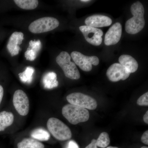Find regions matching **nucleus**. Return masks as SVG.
Returning a JSON list of instances; mask_svg holds the SVG:
<instances>
[{"label": "nucleus", "instance_id": "nucleus-1", "mask_svg": "<svg viewBox=\"0 0 148 148\" xmlns=\"http://www.w3.org/2000/svg\"><path fill=\"white\" fill-rule=\"evenodd\" d=\"M130 10L133 16L126 21L125 30L128 34H135L142 31L145 27V9L143 4L138 1L131 5Z\"/></svg>", "mask_w": 148, "mask_h": 148}, {"label": "nucleus", "instance_id": "nucleus-2", "mask_svg": "<svg viewBox=\"0 0 148 148\" xmlns=\"http://www.w3.org/2000/svg\"><path fill=\"white\" fill-rule=\"evenodd\" d=\"M62 113L70 123L73 125L87 121L90 117V114L87 109L68 104L63 107Z\"/></svg>", "mask_w": 148, "mask_h": 148}, {"label": "nucleus", "instance_id": "nucleus-3", "mask_svg": "<svg viewBox=\"0 0 148 148\" xmlns=\"http://www.w3.org/2000/svg\"><path fill=\"white\" fill-rule=\"evenodd\" d=\"M57 64L63 70L64 75L68 78L73 80L79 79L80 74L75 64L71 61L70 54L66 51L60 53L56 58Z\"/></svg>", "mask_w": 148, "mask_h": 148}, {"label": "nucleus", "instance_id": "nucleus-4", "mask_svg": "<svg viewBox=\"0 0 148 148\" xmlns=\"http://www.w3.org/2000/svg\"><path fill=\"white\" fill-rule=\"evenodd\" d=\"M47 125L49 132L57 140L64 141L71 138L72 135L71 129L58 119L50 118L47 121Z\"/></svg>", "mask_w": 148, "mask_h": 148}, {"label": "nucleus", "instance_id": "nucleus-5", "mask_svg": "<svg viewBox=\"0 0 148 148\" xmlns=\"http://www.w3.org/2000/svg\"><path fill=\"white\" fill-rule=\"evenodd\" d=\"M59 25V21L56 18L45 17L32 22L29 25V29L33 34H41L52 31Z\"/></svg>", "mask_w": 148, "mask_h": 148}, {"label": "nucleus", "instance_id": "nucleus-6", "mask_svg": "<svg viewBox=\"0 0 148 148\" xmlns=\"http://www.w3.org/2000/svg\"><path fill=\"white\" fill-rule=\"evenodd\" d=\"M70 104L90 110L97 108V103L94 98L81 92H73L66 97Z\"/></svg>", "mask_w": 148, "mask_h": 148}, {"label": "nucleus", "instance_id": "nucleus-7", "mask_svg": "<svg viewBox=\"0 0 148 148\" xmlns=\"http://www.w3.org/2000/svg\"><path fill=\"white\" fill-rule=\"evenodd\" d=\"M71 56L75 64L84 71H90L92 65L96 66L99 64V58L96 56H86L78 51H74L71 53Z\"/></svg>", "mask_w": 148, "mask_h": 148}, {"label": "nucleus", "instance_id": "nucleus-8", "mask_svg": "<svg viewBox=\"0 0 148 148\" xmlns=\"http://www.w3.org/2000/svg\"><path fill=\"white\" fill-rule=\"evenodd\" d=\"M13 103L15 110L20 115L27 116L29 114L30 103L29 98L23 90H17L14 92Z\"/></svg>", "mask_w": 148, "mask_h": 148}, {"label": "nucleus", "instance_id": "nucleus-9", "mask_svg": "<svg viewBox=\"0 0 148 148\" xmlns=\"http://www.w3.org/2000/svg\"><path fill=\"white\" fill-rule=\"evenodd\" d=\"M79 29L88 42L93 45H101L103 35V32L101 29L87 26H81Z\"/></svg>", "mask_w": 148, "mask_h": 148}, {"label": "nucleus", "instance_id": "nucleus-10", "mask_svg": "<svg viewBox=\"0 0 148 148\" xmlns=\"http://www.w3.org/2000/svg\"><path fill=\"white\" fill-rule=\"evenodd\" d=\"M130 73L120 64L115 63L112 64L107 71L106 75L110 81L117 82L120 80H125L128 78Z\"/></svg>", "mask_w": 148, "mask_h": 148}, {"label": "nucleus", "instance_id": "nucleus-11", "mask_svg": "<svg viewBox=\"0 0 148 148\" xmlns=\"http://www.w3.org/2000/svg\"><path fill=\"white\" fill-rule=\"evenodd\" d=\"M122 32V27L119 22L113 24L108 30L105 36V45L107 46L114 45L120 40Z\"/></svg>", "mask_w": 148, "mask_h": 148}, {"label": "nucleus", "instance_id": "nucleus-12", "mask_svg": "<svg viewBox=\"0 0 148 148\" xmlns=\"http://www.w3.org/2000/svg\"><path fill=\"white\" fill-rule=\"evenodd\" d=\"M24 38V35L22 32H15L11 35L7 48L12 56L17 55L20 50L19 45L22 44Z\"/></svg>", "mask_w": 148, "mask_h": 148}, {"label": "nucleus", "instance_id": "nucleus-13", "mask_svg": "<svg viewBox=\"0 0 148 148\" xmlns=\"http://www.w3.org/2000/svg\"><path fill=\"white\" fill-rule=\"evenodd\" d=\"M112 19L108 16L102 15H93L87 17L85 20L86 26L94 28L107 27L112 24Z\"/></svg>", "mask_w": 148, "mask_h": 148}, {"label": "nucleus", "instance_id": "nucleus-14", "mask_svg": "<svg viewBox=\"0 0 148 148\" xmlns=\"http://www.w3.org/2000/svg\"><path fill=\"white\" fill-rule=\"evenodd\" d=\"M119 64L124 67L130 73H135L138 70V62L131 56L126 54L122 55L119 58Z\"/></svg>", "mask_w": 148, "mask_h": 148}, {"label": "nucleus", "instance_id": "nucleus-15", "mask_svg": "<svg viewBox=\"0 0 148 148\" xmlns=\"http://www.w3.org/2000/svg\"><path fill=\"white\" fill-rule=\"evenodd\" d=\"M14 116L11 112L3 111L0 112V132H3L6 128L13 123Z\"/></svg>", "mask_w": 148, "mask_h": 148}, {"label": "nucleus", "instance_id": "nucleus-16", "mask_svg": "<svg viewBox=\"0 0 148 148\" xmlns=\"http://www.w3.org/2000/svg\"><path fill=\"white\" fill-rule=\"evenodd\" d=\"M42 83L44 87L46 89H52L57 87L58 82L57 80L56 74L53 72L47 73L43 77Z\"/></svg>", "mask_w": 148, "mask_h": 148}, {"label": "nucleus", "instance_id": "nucleus-17", "mask_svg": "<svg viewBox=\"0 0 148 148\" xmlns=\"http://www.w3.org/2000/svg\"><path fill=\"white\" fill-rule=\"evenodd\" d=\"M17 148H45L39 141L32 138H25L17 144Z\"/></svg>", "mask_w": 148, "mask_h": 148}, {"label": "nucleus", "instance_id": "nucleus-18", "mask_svg": "<svg viewBox=\"0 0 148 148\" xmlns=\"http://www.w3.org/2000/svg\"><path fill=\"white\" fill-rule=\"evenodd\" d=\"M31 136L33 139L40 141H48L50 138L49 132L42 127L36 128L33 130Z\"/></svg>", "mask_w": 148, "mask_h": 148}, {"label": "nucleus", "instance_id": "nucleus-19", "mask_svg": "<svg viewBox=\"0 0 148 148\" xmlns=\"http://www.w3.org/2000/svg\"><path fill=\"white\" fill-rule=\"evenodd\" d=\"M14 2L18 7L27 10L35 9L38 5L37 0H14Z\"/></svg>", "mask_w": 148, "mask_h": 148}, {"label": "nucleus", "instance_id": "nucleus-20", "mask_svg": "<svg viewBox=\"0 0 148 148\" xmlns=\"http://www.w3.org/2000/svg\"><path fill=\"white\" fill-rule=\"evenodd\" d=\"M34 72V69L33 67L29 66L24 71L18 74V76L22 82L31 84L33 80V75Z\"/></svg>", "mask_w": 148, "mask_h": 148}, {"label": "nucleus", "instance_id": "nucleus-21", "mask_svg": "<svg viewBox=\"0 0 148 148\" xmlns=\"http://www.w3.org/2000/svg\"><path fill=\"white\" fill-rule=\"evenodd\" d=\"M110 142L108 134L106 132H103L100 134L96 140L97 147L104 148L108 147Z\"/></svg>", "mask_w": 148, "mask_h": 148}, {"label": "nucleus", "instance_id": "nucleus-22", "mask_svg": "<svg viewBox=\"0 0 148 148\" xmlns=\"http://www.w3.org/2000/svg\"><path fill=\"white\" fill-rule=\"evenodd\" d=\"M41 48V42L39 40H31L29 42L28 48L33 49L38 53Z\"/></svg>", "mask_w": 148, "mask_h": 148}, {"label": "nucleus", "instance_id": "nucleus-23", "mask_svg": "<svg viewBox=\"0 0 148 148\" xmlns=\"http://www.w3.org/2000/svg\"><path fill=\"white\" fill-rule=\"evenodd\" d=\"M38 53L33 49L28 48L24 53L25 58L27 60L29 61H34L36 58Z\"/></svg>", "mask_w": 148, "mask_h": 148}, {"label": "nucleus", "instance_id": "nucleus-24", "mask_svg": "<svg viewBox=\"0 0 148 148\" xmlns=\"http://www.w3.org/2000/svg\"><path fill=\"white\" fill-rule=\"evenodd\" d=\"M137 104L140 106H148V92L140 96L137 101Z\"/></svg>", "mask_w": 148, "mask_h": 148}, {"label": "nucleus", "instance_id": "nucleus-25", "mask_svg": "<svg viewBox=\"0 0 148 148\" xmlns=\"http://www.w3.org/2000/svg\"><path fill=\"white\" fill-rule=\"evenodd\" d=\"M65 148H79V147L75 141L71 140L67 143Z\"/></svg>", "mask_w": 148, "mask_h": 148}, {"label": "nucleus", "instance_id": "nucleus-26", "mask_svg": "<svg viewBox=\"0 0 148 148\" xmlns=\"http://www.w3.org/2000/svg\"><path fill=\"white\" fill-rule=\"evenodd\" d=\"M141 141L142 143L148 145V131L147 130L143 133L142 137H141Z\"/></svg>", "mask_w": 148, "mask_h": 148}, {"label": "nucleus", "instance_id": "nucleus-27", "mask_svg": "<svg viewBox=\"0 0 148 148\" xmlns=\"http://www.w3.org/2000/svg\"><path fill=\"white\" fill-rule=\"evenodd\" d=\"M85 148H98L96 145V140L93 139L91 143Z\"/></svg>", "mask_w": 148, "mask_h": 148}, {"label": "nucleus", "instance_id": "nucleus-28", "mask_svg": "<svg viewBox=\"0 0 148 148\" xmlns=\"http://www.w3.org/2000/svg\"><path fill=\"white\" fill-rule=\"evenodd\" d=\"M4 95V89L3 88L1 85H0V106L1 103L3 100V97Z\"/></svg>", "mask_w": 148, "mask_h": 148}, {"label": "nucleus", "instance_id": "nucleus-29", "mask_svg": "<svg viewBox=\"0 0 148 148\" xmlns=\"http://www.w3.org/2000/svg\"><path fill=\"white\" fill-rule=\"evenodd\" d=\"M143 120L147 124H148V111H147L145 114L143 116Z\"/></svg>", "mask_w": 148, "mask_h": 148}, {"label": "nucleus", "instance_id": "nucleus-30", "mask_svg": "<svg viewBox=\"0 0 148 148\" xmlns=\"http://www.w3.org/2000/svg\"><path fill=\"white\" fill-rule=\"evenodd\" d=\"M90 1H88V0H81V2H88Z\"/></svg>", "mask_w": 148, "mask_h": 148}, {"label": "nucleus", "instance_id": "nucleus-31", "mask_svg": "<svg viewBox=\"0 0 148 148\" xmlns=\"http://www.w3.org/2000/svg\"><path fill=\"white\" fill-rule=\"evenodd\" d=\"M107 148H118V147H108Z\"/></svg>", "mask_w": 148, "mask_h": 148}, {"label": "nucleus", "instance_id": "nucleus-32", "mask_svg": "<svg viewBox=\"0 0 148 148\" xmlns=\"http://www.w3.org/2000/svg\"><path fill=\"white\" fill-rule=\"evenodd\" d=\"M141 148H148L147 147H143Z\"/></svg>", "mask_w": 148, "mask_h": 148}]
</instances>
